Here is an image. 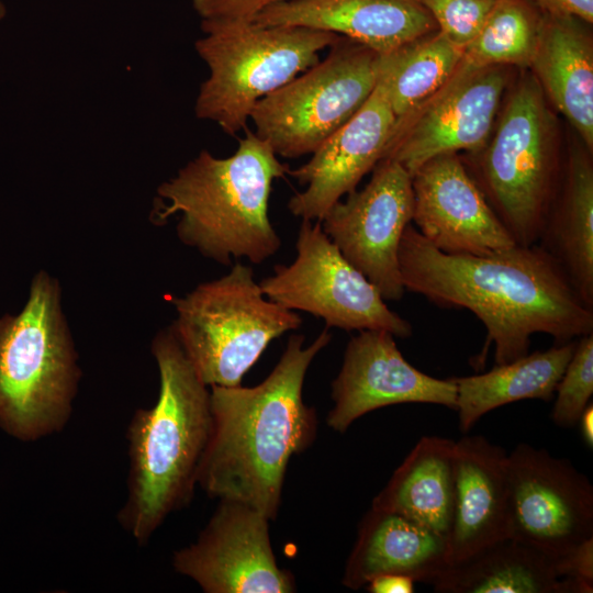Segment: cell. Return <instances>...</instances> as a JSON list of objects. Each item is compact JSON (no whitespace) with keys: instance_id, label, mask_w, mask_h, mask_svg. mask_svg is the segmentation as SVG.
Here are the masks:
<instances>
[{"instance_id":"obj_1","label":"cell","mask_w":593,"mask_h":593,"mask_svg":"<svg viewBox=\"0 0 593 593\" xmlns=\"http://www.w3.org/2000/svg\"><path fill=\"white\" fill-rule=\"evenodd\" d=\"M399 262L404 289L441 307L467 309L485 326L495 365L529 353L534 334L563 344L593 333V307L559 264L537 244L490 255H450L410 223Z\"/></svg>"},{"instance_id":"obj_2","label":"cell","mask_w":593,"mask_h":593,"mask_svg":"<svg viewBox=\"0 0 593 593\" xmlns=\"http://www.w3.org/2000/svg\"><path fill=\"white\" fill-rule=\"evenodd\" d=\"M331 339L328 327L306 347L303 335H291L261 383L210 387L211 432L198 471L208 495L246 504L270 521L277 517L289 461L316 436L317 416L303 401V383Z\"/></svg>"},{"instance_id":"obj_3","label":"cell","mask_w":593,"mask_h":593,"mask_svg":"<svg viewBox=\"0 0 593 593\" xmlns=\"http://www.w3.org/2000/svg\"><path fill=\"white\" fill-rule=\"evenodd\" d=\"M152 351L158 398L152 407L137 410L127 426V495L118 513V522L139 546L192 500L212 423L209 387L171 326L156 335Z\"/></svg>"},{"instance_id":"obj_4","label":"cell","mask_w":593,"mask_h":593,"mask_svg":"<svg viewBox=\"0 0 593 593\" xmlns=\"http://www.w3.org/2000/svg\"><path fill=\"white\" fill-rule=\"evenodd\" d=\"M289 170L267 142L247 131L233 155L217 158L202 150L163 182L154 221L179 214L181 242L216 262L245 257L261 264L281 246L268 205L273 180Z\"/></svg>"},{"instance_id":"obj_5","label":"cell","mask_w":593,"mask_h":593,"mask_svg":"<svg viewBox=\"0 0 593 593\" xmlns=\"http://www.w3.org/2000/svg\"><path fill=\"white\" fill-rule=\"evenodd\" d=\"M78 380L57 282L40 272L23 310L0 318V427L23 441L63 430Z\"/></svg>"},{"instance_id":"obj_6","label":"cell","mask_w":593,"mask_h":593,"mask_svg":"<svg viewBox=\"0 0 593 593\" xmlns=\"http://www.w3.org/2000/svg\"><path fill=\"white\" fill-rule=\"evenodd\" d=\"M195 51L209 68L195 101L199 119L233 136L259 100L320 61L339 35L303 26L201 22Z\"/></svg>"},{"instance_id":"obj_7","label":"cell","mask_w":593,"mask_h":593,"mask_svg":"<svg viewBox=\"0 0 593 593\" xmlns=\"http://www.w3.org/2000/svg\"><path fill=\"white\" fill-rule=\"evenodd\" d=\"M171 325L199 378L208 387H238L267 346L302 318L269 300L249 266L203 282L182 298H172Z\"/></svg>"},{"instance_id":"obj_8","label":"cell","mask_w":593,"mask_h":593,"mask_svg":"<svg viewBox=\"0 0 593 593\" xmlns=\"http://www.w3.org/2000/svg\"><path fill=\"white\" fill-rule=\"evenodd\" d=\"M484 148L478 186L515 244H536L555 198L558 166L551 118L534 77L515 87Z\"/></svg>"},{"instance_id":"obj_9","label":"cell","mask_w":593,"mask_h":593,"mask_svg":"<svg viewBox=\"0 0 593 593\" xmlns=\"http://www.w3.org/2000/svg\"><path fill=\"white\" fill-rule=\"evenodd\" d=\"M313 67L257 102L249 119L277 156L315 152L371 96L381 56L340 36Z\"/></svg>"},{"instance_id":"obj_10","label":"cell","mask_w":593,"mask_h":593,"mask_svg":"<svg viewBox=\"0 0 593 593\" xmlns=\"http://www.w3.org/2000/svg\"><path fill=\"white\" fill-rule=\"evenodd\" d=\"M295 249L290 265H276L273 275L259 282L269 300L321 317L326 327L382 329L401 338L412 335L410 322L388 307L379 290L345 259L320 221H302Z\"/></svg>"},{"instance_id":"obj_11","label":"cell","mask_w":593,"mask_h":593,"mask_svg":"<svg viewBox=\"0 0 593 593\" xmlns=\"http://www.w3.org/2000/svg\"><path fill=\"white\" fill-rule=\"evenodd\" d=\"M506 470L507 537L556 559L593 537V486L569 460L522 443Z\"/></svg>"},{"instance_id":"obj_12","label":"cell","mask_w":593,"mask_h":593,"mask_svg":"<svg viewBox=\"0 0 593 593\" xmlns=\"http://www.w3.org/2000/svg\"><path fill=\"white\" fill-rule=\"evenodd\" d=\"M413 210L412 176L399 163L382 159L361 190L336 202L320 221L345 259L384 300H400L405 292L399 249Z\"/></svg>"},{"instance_id":"obj_13","label":"cell","mask_w":593,"mask_h":593,"mask_svg":"<svg viewBox=\"0 0 593 593\" xmlns=\"http://www.w3.org/2000/svg\"><path fill=\"white\" fill-rule=\"evenodd\" d=\"M505 85L502 66L471 68L460 61L436 93L395 121L383 159L399 163L412 176L437 156L480 153L489 143Z\"/></svg>"},{"instance_id":"obj_14","label":"cell","mask_w":593,"mask_h":593,"mask_svg":"<svg viewBox=\"0 0 593 593\" xmlns=\"http://www.w3.org/2000/svg\"><path fill=\"white\" fill-rule=\"evenodd\" d=\"M269 522L246 504L220 501L197 540L174 552L172 567L205 593L294 592V575L277 564Z\"/></svg>"},{"instance_id":"obj_15","label":"cell","mask_w":593,"mask_h":593,"mask_svg":"<svg viewBox=\"0 0 593 593\" xmlns=\"http://www.w3.org/2000/svg\"><path fill=\"white\" fill-rule=\"evenodd\" d=\"M394 337L387 331L365 329L350 338L332 382L331 428L345 433L359 417L389 405L426 403L456 410L452 380L416 369L403 357Z\"/></svg>"},{"instance_id":"obj_16","label":"cell","mask_w":593,"mask_h":593,"mask_svg":"<svg viewBox=\"0 0 593 593\" xmlns=\"http://www.w3.org/2000/svg\"><path fill=\"white\" fill-rule=\"evenodd\" d=\"M412 221L437 249L483 256L515 245L457 154L425 163L412 175Z\"/></svg>"},{"instance_id":"obj_17","label":"cell","mask_w":593,"mask_h":593,"mask_svg":"<svg viewBox=\"0 0 593 593\" xmlns=\"http://www.w3.org/2000/svg\"><path fill=\"white\" fill-rule=\"evenodd\" d=\"M394 124L385 87L378 76L360 110L313 152L306 164L288 171L306 186L290 199L289 211L302 220L321 221L383 159Z\"/></svg>"},{"instance_id":"obj_18","label":"cell","mask_w":593,"mask_h":593,"mask_svg":"<svg viewBox=\"0 0 593 593\" xmlns=\"http://www.w3.org/2000/svg\"><path fill=\"white\" fill-rule=\"evenodd\" d=\"M506 462V451L481 435L455 441L449 566L507 537Z\"/></svg>"},{"instance_id":"obj_19","label":"cell","mask_w":593,"mask_h":593,"mask_svg":"<svg viewBox=\"0 0 593 593\" xmlns=\"http://www.w3.org/2000/svg\"><path fill=\"white\" fill-rule=\"evenodd\" d=\"M254 21L332 32L379 55L438 30L418 0H286L266 8Z\"/></svg>"},{"instance_id":"obj_20","label":"cell","mask_w":593,"mask_h":593,"mask_svg":"<svg viewBox=\"0 0 593 593\" xmlns=\"http://www.w3.org/2000/svg\"><path fill=\"white\" fill-rule=\"evenodd\" d=\"M448 566L446 538L403 515L371 507L360 523L342 583L358 590L380 574L395 573L430 584Z\"/></svg>"},{"instance_id":"obj_21","label":"cell","mask_w":593,"mask_h":593,"mask_svg":"<svg viewBox=\"0 0 593 593\" xmlns=\"http://www.w3.org/2000/svg\"><path fill=\"white\" fill-rule=\"evenodd\" d=\"M588 23L542 12L529 68L544 94L593 148V44Z\"/></svg>"},{"instance_id":"obj_22","label":"cell","mask_w":593,"mask_h":593,"mask_svg":"<svg viewBox=\"0 0 593 593\" xmlns=\"http://www.w3.org/2000/svg\"><path fill=\"white\" fill-rule=\"evenodd\" d=\"M438 593H592L584 584L559 578L557 559L506 537L448 566L432 583Z\"/></svg>"},{"instance_id":"obj_23","label":"cell","mask_w":593,"mask_h":593,"mask_svg":"<svg viewBox=\"0 0 593 593\" xmlns=\"http://www.w3.org/2000/svg\"><path fill=\"white\" fill-rule=\"evenodd\" d=\"M558 203L548 210L537 245L562 268L593 307V166L585 148H573Z\"/></svg>"},{"instance_id":"obj_24","label":"cell","mask_w":593,"mask_h":593,"mask_svg":"<svg viewBox=\"0 0 593 593\" xmlns=\"http://www.w3.org/2000/svg\"><path fill=\"white\" fill-rule=\"evenodd\" d=\"M455 440L423 436L371 507L403 515L447 540L454 506Z\"/></svg>"},{"instance_id":"obj_25","label":"cell","mask_w":593,"mask_h":593,"mask_svg":"<svg viewBox=\"0 0 593 593\" xmlns=\"http://www.w3.org/2000/svg\"><path fill=\"white\" fill-rule=\"evenodd\" d=\"M577 340L555 344L481 374L450 378L456 385L459 428L467 433L483 415L521 400L550 401Z\"/></svg>"},{"instance_id":"obj_26","label":"cell","mask_w":593,"mask_h":593,"mask_svg":"<svg viewBox=\"0 0 593 593\" xmlns=\"http://www.w3.org/2000/svg\"><path fill=\"white\" fill-rule=\"evenodd\" d=\"M380 56L379 78L398 121L451 78L462 59L463 49L437 30Z\"/></svg>"},{"instance_id":"obj_27","label":"cell","mask_w":593,"mask_h":593,"mask_svg":"<svg viewBox=\"0 0 593 593\" xmlns=\"http://www.w3.org/2000/svg\"><path fill=\"white\" fill-rule=\"evenodd\" d=\"M542 12L530 0H497L461 61L471 68L529 67Z\"/></svg>"},{"instance_id":"obj_28","label":"cell","mask_w":593,"mask_h":593,"mask_svg":"<svg viewBox=\"0 0 593 593\" xmlns=\"http://www.w3.org/2000/svg\"><path fill=\"white\" fill-rule=\"evenodd\" d=\"M555 392L552 422L564 428L575 426L593 394V333L578 338Z\"/></svg>"},{"instance_id":"obj_29","label":"cell","mask_w":593,"mask_h":593,"mask_svg":"<svg viewBox=\"0 0 593 593\" xmlns=\"http://www.w3.org/2000/svg\"><path fill=\"white\" fill-rule=\"evenodd\" d=\"M430 13L438 31L452 44L465 47L477 36L497 0H418Z\"/></svg>"},{"instance_id":"obj_30","label":"cell","mask_w":593,"mask_h":593,"mask_svg":"<svg viewBox=\"0 0 593 593\" xmlns=\"http://www.w3.org/2000/svg\"><path fill=\"white\" fill-rule=\"evenodd\" d=\"M286 0H192L201 22H250L266 8Z\"/></svg>"},{"instance_id":"obj_31","label":"cell","mask_w":593,"mask_h":593,"mask_svg":"<svg viewBox=\"0 0 593 593\" xmlns=\"http://www.w3.org/2000/svg\"><path fill=\"white\" fill-rule=\"evenodd\" d=\"M559 578L573 579L593 591V537L557 558Z\"/></svg>"},{"instance_id":"obj_32","label":"cell","mask_w":593,"mask_h":593,"mask_svg":"<svg viewBox=\"0 0 593 593\" xmlns=\"http://www.w3.org/2000/svg\"><path fill=\"white\" fill-rule=\"evenodd\" d=\"M541 12L593 22V0H530Z\"/></svg>"},{"instance_id":"obj_33","label":"cell","mask_w":593,"mask_h":593,"mask_svg":"<svg viewBox=\"0 0 593 593\" xmlns=\"http://www.w3.org/2000/svg\"><path fill=\"white\" fill-rule=\"evenodd\" d=\"M415 581L395 573L380 574L370 580L365 589L370 593H413Z\"/></svg>"},{"instance_id":"obj_34","label":"cell","mask_w":593,"mask_h":593,"mask_svg":"<svg viewBox=\"0 0 593 593\" xmlns=\"http://www.w3.org/2000/svg\"><path fill=\"white\" fill-rule=\"evenodd\" d=\"M578 424L580 426L581 436L586 447H593V405L592 402L583 410Z\"/></svg>"},{"instance_id":"obj_35","label":"cell","mask_w":593,"mask_h":593,"mask_svg":"<svg viewBox=\"0 0 593 593\" xmlns=\"http://www.w3.org/2000/svg\"><path fill=\"white\" fill-rule=\"evenodd\" d=\"M5 15V7L0 0V20Z\"/></svg>"}]
</instances>
